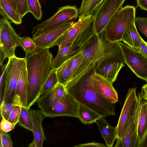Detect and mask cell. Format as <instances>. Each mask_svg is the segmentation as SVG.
Returning <instances> with one entry per match:
<instances>
[{"instance_id":"cell-1","label":"cell","mask_w":147,"mask_h":147,"mask_svg":"<svg viewBox=\"0 0 147 147\" xmlns=\"http://www.w3.org/2000/svg\"><path fill=\"white\" fill-rule=\"evenodd\" d=\"M94 63L64 86L66 91L78 103L105 117L115 115V104L102 96L95 88L92 76Z\"/></svg>"},{"instance_id":"cell-2","label":"cell","mask_w":147,"mask_h":147,"mask_svg":"<svg viewBox=\"0 0 147 147\" xmlns=\"http://www.w3.org/2000/svg\"><path fill=\"white\" fill-rule=\"evenodd\" d=\"M49 48L38 49L35 52L25 54L28 79L26 108L37 102L43 87L52 69L53 55Z\"/></svg>"},{"instance_id":"cell-3","label":"cell","mask_w":147,"mask_h":147,"mask_svg":"<svg viewBox=\"0 0 147 147\" xmlns=\"http://www.w3.org/2000/svg\"><path fill=\"white\" fill-rule=\"evenodd\" d=\"M136 8L134 6L127 5L112 16L103 31L108 40L111 42L121 41L127 29L134 23Z\"/></svg>"},{"instance_id":"cell-4","label":"cell","mask_w":147,"mask_h":147,"mask_svg":"<svg viewBox=\"0 0 147 147\" xmlns=\"http://www.w3.org/2000/svg\"><path fill=\"white\" fill-rule=\"evenodd\" d=\"M26 59L15 55L8 58L5 71L4 96L2 101L15 104L17 85Z\"/></svg>"},{"instance_id":"cell-5","label":"cell","mask_w":147,"mask_h":147,"mask_svg":"<svg viewBox=\"0 0 147 147\" xmlns=\"http://www.w3.org/2000/svg\"><path fill=\"white\" fill-rule=\"evenodd\" d=\"M21 37L16 33L8 19L0 20V65L7 58L15 55L16 48L20 45Z\"/></svg>"},{"instance_id":"cell-6","label":"cell","mask_w":147,"mask_h":147,"mask_svg":"<svg viewBox=\"0 0 147 147\" xmlns=\"http://www.w3.org/2000/svg\"><path fill=\"white\" fill-rule=\"evenodd\" d=\"M79 14V9L75 6L67 5L59 7L52 17L33 27L32 32L33 38L54 27L74 20Z\"/></svg>"},{"instance_id":"cell-7","label":"cell","mask_w":147,"mask_h":147,"mask_svg":"<svg viewBox=\"0 0 147 147\" xmlns=\"http://www.w3.org/2000/svg\"><path fill=\"white\" fill-rule=\"evenodd\" d=\"M125 0H104L93 14V22L95 34L102 32L112 16L122 7Z\"/></svg>"},{"instance_id":"cell-8","label":"cell","mask_w":147,"mask_h":147,"mask_svg":"<svg viewBox=\"0 0 147 147\" xmlns=\"http://www.w3.org/2000/svg\"><path fill=\"white\" fill-rule=\"evenodd\" d=\"M120 46L125 63L138 78L147 83V57L123 42Z\"/></svg>"},{"instance_id":"cell-9","label":"cell","mask_w":147,"mask_h":147,"mask_svg":"<svg viewBox=\"0 0 147 147\" xmlns=\"http://www.w3.org/2000/svg\"><path fill=\"white\" fill-rule=\"evenodd\" d=\"M138 105L136 88H130L128 90L116 126L117 140H121L123 137L131 119L135 113Z\"/></svg>"},{"instance_id":"cell-10","label":"cell","mask_w":147,"mask_h":147,"mask_svg":"<svg viewBox=\"0 0 147 147\" xmlns=\"http://www.w3.org/2000/svg\"><path fill=\"white\" fill-rule=\"evenodd\" d=\"M74 23L71 21L63 24L49 29L32 39L38 49L53 47L56 46L59 40Z\"/></svg>"},{"instance_id":"cell-11","label":"cell","mask_w":147,"mask_h":147,"mask_svg":"<svg viewBox=\"0 0 147 147\" xmlns=\"http://www.w3.org/2000/svg\"><path fill=\"white\" fill-rule=\"evenodd\" d=\"M124 58L110 57L99 60L94 63L95 72L111 83L117 79L121 69L124 66Z\"/></svg>"},{"instance_id":"cell-12","label":"cell","mask_w":147,"mask_h":147,"mask_svg":"<svg viewBox=\"0 0 147 147\" xmlns=\"http://www.w3.org/2000/svg\"><path fill=\"white\" fill-rule=\"evenodd\" d=\"M78 102L67 92L59 102L42 113L49 117L67 116L78 118Z\"/></svg>"},{"instance_id":"cell-13","label":"cell","mask_w":147,"mask_h":147,"mask_svg":"<svg viewBox=\"0 0 147 147\" xmlns=\"http://www.w3.org/2000/svg\"><path fill=\"white\" fill-rule=\"evenodd\" d=\"M78 20L75 22L73 26L66 32L56 44L59 50L73 41L83 34L91 26L94 20L93 14L78 16Z\"/></svg>"},{"instance_id":"cell-14","label":"cell","mask_w":147,"mask_h":147,"mask_svg":"<svg viewBox=\"0 0 147 147\" xmlns=\"http://www.w3.org/2000/svg\"><path fill=\"white\" fill-rule=\"evenodd\" d=\"M138 105L134 115L131 119L122 138L117 140L115 147H140V142L138 133Z\"/></svg>"},{"instance_id":"cell-15","label":"cell","mask_w":147,"mask_h":147,"mask_svg":"<svg viewBox=\"0 0 147 147\" xmlns=\"http://www.w3.org/2000/svg\"><path fill=\"white\" fill-rule=\"evenodd\" d=\"M92 78L95 88L102 96L115 104L118 101L117 93L113 83L96 73L95 71L92 75Z\"/></svg>"},{"instance_id":"cell-16","label":"cell","mask_w":147,"mask_h":147,"mask_svg":"<svg viewBox=\"0 0 147 147\" xmlns=\"http://www.w3.org/2000/svg\"><path fill=\"white\" fill-rule=\"evenodd\" d=\"M32 123V131L36 147H42L44 141L47 140L42 126V122L46 117L40 110H29Z\"/></svg>"},{"instance_id":"cell-17","label":"cell","mask_w":147,"mask_h":147,"mask_svg":"<svg viewBox=\"0 0 147 147\" xmlns=\"http://www.w3.org/2000/svg\"><path fill=\"white\" fill-rule=\"evenodd\" d=\"M28 79L26 63L23 67L18 78L16 90L15 104L26 108Z\"/></svg>"},{"instance_id":"cell-18","label":"cell","mask_w":147,"mask_h":147,"mask_svg":"<svg viewBox=\"0 0 147 147\" xmlns=\"http://www.w3.org/2000/svg\"><path fill=\"white\" fill-rule=\"evenodd\" d=\"M140 94L139 92L137 96L138 110L137 133L140 143L147 131V102L140 97Z\"/></svg>"},{"instance_id":"cell-19","label":"cell","mask_w":147,"mask_h":147,"mask_svg":"<svg viewBox=\"0 0 147 147\" xmlns=\"http://www.w3.org/2000/svg\"><path fill=\"white\" fill-rule=\"evenodd\" d=\"M95 123L98 125L102 136L105 140L107 146L112 147L116 138V127L111 126L105 119L102 117Z\"/></svg>"},{"instance_id":"cell-20","label":"cell","mask_w":147,"mask_h":147,"mask_svg":"<svg viewBox=\"0 0 147 147\" xmlns=\"http://www.w3.org/2000/svg\"><path fill=\"white\" fill-rule=\"evenodd\" d=\"M141 38L137 30L135 23H134L127 29L121 41L140 53Z\"/></svg>"},{"instance_id":"cell-21","label":"cell","mask_w":147,"mask_h":147,"mask_svg":"<svg viewBox=\"0 0 147 147\" xmlns=\"http://www.w3.org/2000/svg\"><path fill=\"white\" fill-rule=\"evenodd\" d=\"M0 13L4 18L16 24L22 23V18L8 0H0Z\"/></svg>"},{"instance_id":"cell-22","label":"cell","mask_w":147,"mask_h":147,"mask_svg":"<svg viewBox=\"0 0 147 147\" xmlns=\"http://www.w3.org/2000/svg\"><path fill=\"white\" fill-rule=\"evenodd\" d=\"M78 103V118L83 123L90 124L102 116L94 111L80 103Z\"/></svg>"},{"instance_id":"cell-23","label":"cell","mask_w":147,"mask_h":147,"mask_svg":"<svg viewBox=\"0 0 147 147\" xmlns=\"http://www.w3.org/2000/svg\"><path fill=\"white\" fill-rule=\"evenodd\" d=\"M59 82L64 85L72 79L70 58L56 69Z\"/></svg>"},{"instance_id":"cell-24","label":"cell","mask_w":147,"mask_h":147,"mask_svg":"<svg viewBox=\"0 0 147 147\" xmlns=\"http://www.w3.org/2000/svg\"><path fill=\"white\" fill-rule=\"evenodd\" d=\"M104 0H82L79 9V16L93 14Z\"/></svg>"},{"instance_id":"cell-25","label":"cell","mask_w":147,"mask_h":147,"mask_svg":"<svg viewBox=\"0 0 147 147\" xmlns=\"http://www.w3.org/2000/svg\"><path fill=\"white\" fill-rule=\"evenodd\" d=\"M70 59L73 79L82 72V64L83 57L81 51L71 57Z\"/></svg>"},{"instance_id":"cell-26","label":"cell","mask_w":147,"mask_h":147,"mask_svg":"<svg viewBox=\"0 0 147 147\" xmlns=\"http://www.w3.org/2000/svg\"><path fill=\"white\" fill-rule=\"evenodd\" d=\"M58 82L56 69H51L42 89L41 96L53 89Z\"/></svg>"},{"instance_id":"cell-27","label":"cell","mask_w":147,"mask_h":147,"mask_svg":"<svg viewBox=\"0 0 147 147\" xmlns=\"http://www.w3.org/2000/svg\"><path fill=\"white\" fill-rule=\"evenodd\" d=\"M18 123L19 125L32 131V120L29 110L23 106L21 107Z\"/></svg>"},{"instance_id":"cell-28","label":"cell","mask_w":147,"mask_h":147,"mask_svg":"<svg viewBox=\"0 0 147 147\" xmlns=\"http://www.w3.org/2000/svg\"><path fill=\"white\" fill-rule=\"evenodd\" d=\"M20 45L25 54L31 53L36 51L38 48L32 38L28 36L21 37Z\"/></svg>"},{"instance_id":"cell-29","label":"cell","mask_w":147,"mask_h":147,"mask_svg":"<svg viewBox=\"0 0 147 147\" xmlns=\"http://www.w3.org/2000/svg\"><path fill=\"white\" fill-rule=\"evenodd\" d=\"M30 11L37 20H40L42 17V11L38 0H27Z\"/></svg>"},{"instance_id":"cell-30","label":"cell","mask_w":147,"mask_h":147,"mask_svg":"<svg viewBox=\"0 0 147 147\" xmlns=\"http://www.w3.org/2000/svg\"><path fill=\"white\" fill-rule=\"evenodd\" d=\"M0 105L1 115L7 120L10 113L16 105L13 103H7L4 101H2Z\"/></svg>"},{"instance_id":"cell-31","label":"cell","mask_w":147,"mask_h":147,"mask_svg":"<svg viewBox=\"0 0 147 147\" xmlns=\"http://www.w3.org/2000/svg\"><path fill=\"white\" fill-rule=\"evenodd\" d=\"M134 23L138 30L147 37V18L136 17Z\"/></svg>"},{"instance_id":"cell-32","label":"cell","mask_w":147,"mask_h":147,"mask_svg":"<svg viewBox=\"0 0 147 147\" xmlns=\"http://www.w3.org/2000/svg\"><path fill=\"white\" fill-rule=\"evenodd\" d=\"M18 13L22 18L26 14L30 12L27 0H16Z\"/></svg>"},{"instance_id":"cell-33","label":"cell","mask_w":147,"mask_h":147,"mask_svg":"<svg viewBox=\"0 0 147 147\" xmlns=\"http://www.w3.org/2000/svg\"><path fill=\"white\" fill-rule=\"evenodd\" d=\"M6 66L7 64L0 66L1 69V75L0 78V104L2 102L4 96Z\"/></svg>"},{"instance_id":"cell-34","label":"cell","mask_w":147,"mask_h":147,"mask_svg":"<svg viewBox=\"0 0 147 147\" xmlns=\"http://www.w3.org/2000/svg\"><path fill=\"white\" fill-rule=\"evenodd\" d=\"M21 107L20 105H16L10 113L7 120L13 123H18Z\"/></svg>"},{"instance_id":"cell-35","label":"cell","mask_w":147,"mask_h":147,"mask_svg":"<svg viewBox=\"0 0 147 147\" xmlns=\"http://www.w3.org/2000/svg\"><path fill=\"white\" fill-rule=\"evenodd\" d=\"M0 131V147H12L13 143L10 135Z\"/></svg>"},{"instance_id":"cell-36","label":"cell","mask_w":147,"mask_h":147,"mask_svg":"<svg viewBox=\"0 0 147 147\" xmlns=\"http://www.w3.org/2000/svg\"><path fill=\"white\" fill-rule=\"evenodd\" d=\"M0 123V130L4 133H7L12 130L17 123H13L1 117Z\"/></svg>"},{"instance_id":"cell-37","label":"cell","mask_w":147,"mask_h":147,"mask_svg":"<svg viewBox=\"0 0 147 147\" xmlns=\"http://www.w3.org/2000/svg\"><path fill=\"white\" fill-rule=\"evenodd\" d=\"M104 144L101 143L91 142L76 145L74 147H105Z\"/></svg>"},{"instance_id":"cell-38","label":"cell","mask_w":147,"mask_h":147,"mask_svg":"<svg viewBox=\"0 0 147 147\" xmlns=\"http://www.w3.org/2000/svg\"><path fill=\"white\" fill-rule=\"evenodd\" d=\"M140 52L144 56L147 57V42L144 40L142 38L140 47Z\"/></svg>"},{"instance_id":"cell-39","label":"cell","mask_w":147,"mask_h":147,"mask_svg":"<svg viewBox=\"0 0 147 147\" xmlns=\"http://www.w3.org/2000/svg\"><path fill=\"white\" fill-rule=\"evenodd\" d=\"M140 95L142 98L147 102V83L142 87Z\"/></svg>"},{"instance_id":"cell-40","label":"cell","mask_w":147,"mask_h":147,"mask_svg":"<svg viewBox=\"0 0 147 147\" xmlns=\"http://www.w3.org/2000/svg\"><path fill=\"white\" fill-rule=\"evenodd\" d=\"M137 6L143 10L147 11V0H136Z\"/></svg>"},{"instance_id":"cell-41","label":"cell","mask_w":147,"mask_h":147,"mask_svg":"<svg viewBox=\"0 0 147 147\" xmlns=\"http://www.w3.org/2000/svg\"><path fill=\"white\" fill-rule=\"evenodd\" d=\"M140 147H147V131L140 143Z\"/></svg>"},{"instance_id":"cell-42","label":"cell","mask_w":147,"mask_h":147,"mask_svg":"<svg viewBox=\"0 0 147 147\" xmlns=\"http://www.w3.org/2000/svg\"><path fill=\"white\" fill-rule=\"evenodd\" d=\"M14 9L19 14L18 9L16 0H8Z\"/></svg>"},{"instance_id":"cell-43","label":"cell","mask_w":147,"mask_h":147,"mask_svg":"<svg viewBox=\"0 0 147 147\" xmlns=\"http://www.w3.org/2000/svg\"><path fill=\"white\" fill-rule=\"evenodd\" d=\"M29 147H36L35 142L34 140L28 146Z\"/></svg>"}]
</instances>
